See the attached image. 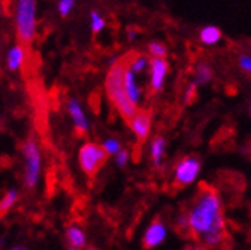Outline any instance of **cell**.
Listing matches in <instances>:
<instances>
[{"instance_id": "cell-17", "label": "cell", "mask_w": 251, "mask_h": 250, "mask_svg": "<svg viewBox=\"0 0 251 250\" xmlns=\"http://www.w3.org/2000/svg\"><path fill=\"white\" fill-rule=\"evenodd\" d=\"M222 32H220V28L214 27V26H208L205 28L201 30V41L206 45H215L220 42L222 39Z\"/></svg>"}, {"instance_id": "cell-5", "label": "cell", "mask_w": 251, "mask_h": 250, "mask_svg": "<svg viewBox=\"0 0 251 250\" xmlns=\"http://www.w3.org/2000/svg\"><path fill=\"white\" fill-rule=\"evenodd\" d=\"M106 161H108V154L103 150L102 144L94 142V141H87L79 147L78 164L87 177L90 178L96 177L103 168V165L106 164Z\"/></svg>"}, {"instance_id": "cell-7", "label": "cell", "mask_w": 251, "mask_h": 250, "mask_svg": "<svg viewBox=\"0 0 251 250\" xmlns=\"http://www.w3.org/2000/svg\"><path fill=\"white\" fill-rule=\"evenodd\" d=\"M166 225L160 217H155L154 221L148 225L144 238H142V246L145 250H151L157 246H160L166 240Z\"/></svg>"}, {"instance_id": "cell-3", "label": "cell", "mask_w": 251, "mask_h": 250, "mask_svg": "<svg viewBox=\"0 0 251 250\" xmlns=\"http://www.w3.org/2000/svg\"><path fill=\"white\" fill-rule=\"evenodd\" d=\"M14 23L18 42L30 45L38 35V0H14Z\"/></svg>"}, {"instance_id": "cell-15", "label": "cell", "mask_w": 251, "mask_h": 250, "mask_svg": "<svg viewBox=\"0 0 251 250\" xmlns=\"http://www.w3.org/2000/svg\"><path fill=\"white\" fill-rule=\"evenodd\" d=\"M129 69L135 74H144L145 71H150V58L144 54L138 53H129Z\"/></svg>"}, {"instance_id": "cell-24", "label": "cell", "mask_w": 251, "mask_h": 250, "mask_svg": "<svg viewBox=\"0 0 251 250\" xmlns=\"http://www.w3.org/2000/svg\"><path fill=\"white\" fill-rule=\"evenodd\" d=\"M115 158V164H117V167H120V168H124L126 165L129 164V161H130V154H129V151L127 150H121L117 156H114Z\"/></svg>"}, {"instance_id": "cell-30", "label": "cell", "mask_w": 251, "mask_h": 250, "mask_svg": "<svg viewBox=\"0 0 251 250\" xmlns=\"http://www.w3.org/2000/svg\"><path fill=\"white\" fill-rule=\"evenodd\" d=\"M0 123H2V114H0Z\"/></svg>"}, {"instance_id": "cell-25", "label": "cell", "mask_w": 251, "mask_h": 250, "mask_svg": "<svg viewBox=\"0 0 251 250\" xmlns=\"http://www.w3.org/2000/svg\"><path fill=\"white\" fill-rule=\"evenodd\" d=\"M239 63V68L248 74H251V56H247V54H242L238 60Z\"/></svg>"}, {"instance_id": "cell-9", "label": "cell", "mask_w": 251, "mask_h": 250, "mask_svg": "<svg viewBox=\"0 0 251 250\" xmlns=\"http://www.w3.org/2000/svg\"><path fill=\"white\" fill-rule=\"evenodd\" d=\"M66 110H68V114L74 123V128H75L76 134L81 137L87 135L88 129H90V123H88L87 114H85L81 102L76 98H71L66 102Z\"/></svg>"}, {"instance_id": "cell-26", "label": "cell", "mask_w": 251, "mask_h": 250, "mask_svg": "<svg viewBox=\"0 0 251 250\" xmlns=\"http://www.w3.org/2000/svg\"><path fill=\"white\" fill-rule=\"evenodd\" d=\"M195 96H196V83H193V84L188 85V88H187V91H185V102H187V104H190V102L195 99Z\"/></svg>"}, {"instance_id": "cell-18", "label": "cell", "mask_w": 251, "mask_h": 250, "mask_svg": "<svg viewBox=\"0 0 251 250\" xmlns=\"http://www.w3.org/2000/svg\"><path fill=\"white\" fill-rule=\"evenodd\" d=\"M214 74H212V69L209 65L206 63H199L195 69V80H196V84H208L211 80H212Z\"/></svg>"}, {"instance_id": "cell-11", "label": "cell", "mask_w": 251, "mask_h": 250, "mask_svg": "<svg viewBox=\"0 0 251 250\" xmlns=\"http://www.w3.org/2000/svg\"><path fill=\"white\" fill-rule=\"evenodd\" d=\"M124 88H126V95H127V99L130 101V104L136 110H139V105L142 102V88L138 83L136 75L129 69V65L124 72Z\"/></svg>"}, {"instance_id": "cell-1", "label": "cell", "mask_w": 251, "mask_h": 250, "mask_svg": "<svg viewBox=\"0 0 251 250\" xmlns=\"http://www.w3.org/2000/svg\"><path fill=\"white\" fill-rule=\"evenodd\" d=\"M190 237L208 250L223 247L227 243V222L223 199L214 186L201 183L199 189L185 208Z\"/></svg>"}, {"instance_id": "cell-27", "label": "cell", "mask_w": 251, "mask_h": 250, "mask_svg": "<svg viewBox=\"0 0 251 250\" xmlns=\"http://www.w3.org/2000/svg\"><path fill=\"white\" fill-rule=\"evenodd\" d=\"M184 250H208V249L203 247V246H201V244H198V243H195L193 246H188V247H185Z\"/></svg>"}, {"instance_id": "cell-22", "label": "cell", "mask_w": 251, "mask_h": 250, "mask_svg": "<svg viewBox=\"0 0 251 250\" xmlns=\"http://www.w3.org/2000/svg\"><path fill=\"white\" fill-rule=\"evenodd\" d=\"M75 2L76 0H58L57 2V11H58V15L66 18L72 14L74 8H75Z\"/></svg>"}, {"instance_id": "cell-23", "label": "cell", "mask_w": 251, "mask_h": 250, "mask_svg": "<svg viewBox=\"0 0 251 250\" xmlns=\"http://www.w3.org/2000/svg\"><path fill=\"white\" fill-rule=\"evenodd\" d=\"M175 228L179 234L182 235H187V237H190V229H188V222H187V216L185 213H179L178 217H176V222H175Z\"/></svg>"}, {"instance_id": "cell-10", "label": "cell", "mask_w": 251, "mask_h": 250, "mask_svg": "<svg viewBox=\"0 0 251 250\" xmlns=\"http://www.w3.org/2000/svg\"><path fill=\"white\" fill-rule=\"evenodd\" d=\"M127 124H129L130 131L133 132V135L139 144L147 142V139L151 134V115H150V112L139 110L136 112V115Z\"/></svg>"}, {"instance_id": "cell-31", "label": "cell", "mask_w": 251, "mask_h": 250, "mask_svg": "<svg viewBox=\"0 0 251 250\" xmlns=\"http://www.w3.org/2000/svg\"><path fill=\"white\" fill-rule=\"evenodd\" d=\"M250 111H251V110H250Z\"/></svg>"}, {"instance_id": "cell-19", "label": "cell", "mask_w": 251, "mask_h": 250, "mask_svg": "<svg viewBox=\"0 0 251 250\" xmlns=\"http://www.w3.org/2000/svg\"><path fill=\"white\" fill-rule=\"evenodd\" d=\"M102 147H103V150L106 151L108 156H117L123 150L121 141L118 138H114V137H109V138L103 139Z\"/></svg>"}, {"instance_id": "cell-28", "label": "cell", "mask_w": 251, "mask_h": 250, "mask_svg": "<svg viewBox=\"0 0 251 250\" xmlns=\"http://www.w3.org/2000/svg\"><path fill=\"white\" fill-rule=\"evenodd\" d=\"M11 250H28V249H25V247H14Z\"/></svg>"}, {"instance_id": "cell-21", "label": "cell", "mask_w": 251, "mask_h": 250, "mask_svg": "<svg viewBox=\"0 0 251 250\" xmlns=\"http://www.w3.org/2000/svg\"><path fill=\"white\" fill-rule=\"evenodd\" d=\"M148 53H150L151 58H165L168 54V48L165 44H162L159 41H152L148 44Z\"/></svg>"}, {"instance_id": "cell-2", "label": "cell", "mask_w": 251, "mask_h": 250, "mask_svg": "<svg viewBox=\"0 0 251 250\" xmlns=\"http://www.w3.org/2000/svg\"><path fill=\"white\" fill-rule=\"evenodd\" d=\"M127 65H129V54H126V56L120 57L118 60L112 61L109 66V71L106 74V78H105L106 96H108L109 102L112 104V107L120 114V117L126 123H129L139 111L130 104V101L127 99V95H126L124 72H126Z\"/></svg>"}, {"instance_id": "cell-13", "label": "cell", "mask_w": 251, "mask_h": 250, "mask_svg": "<svg viewBox=\"0 0 251 250\" xmlns=\"http://www.w3.org/2000/svg\"><path fill=\"white\" fill-rule=\"evenodd\" d=\"M27 58V53H25V47L23 44H15L9 48L8 54H6V66L11 72H18L21 71V68L25 63Z\"/></svg>"}, {"instance_id": "cell-16", "label": "cell", "mask_w": 251, "mask_h": 250, "mask_svg": "<svg viewBox=\"0 0 251 250\" xmlns=\"http://www.w3.org/2000/svg\"><path fill=\"white\" fill-rule=\"evenodd\" d=\"M18 198H20V194L17 189L6 191V194L0 198V213L6 214L8 211H11L15 207V204L18 202Z\"/></svg>"}, {"instance_id": "cell-29", "label": "cell", "mask_w": 251, "mask_h": 250, "mask_svg": "<svg viewBox=\"0 0 251 250\" xmlns=\"http://www.w3.org/2000/svg\"><path fill=\"white\" fill-rule=\"evenodd\" d=\"M87 250H96V249H94V247H88Z\"/></svg>"}, {"instance_id": "cell-14", "label": "cell", "mask_w": 251, "mask_h": 250, "mask_svg": "<svg viewBox=\"0 0 251 250\" xmlns=\"http://www.w3.org/2000/svg\"><path fill=\"white\" fill-rule=\"evenodd\" d=\"M65 240H66L68 249L85 250V247H87V234L78 225H71V226L66 228Z\"/></svg>"}, {"instance_id": "cell-6", "label": "cell", "mask_w": 251, "mask_h": 250, "mask_svg": "<svg viewBox=\"0 0 251 250\" xmlns=\"http://www.w3.org/2000/svg\"><path fill=\"white\" fill-rule=\"evenodd\" d=\"M202 169V162L198 156L195 154H187L181 158L175 168H174V186L176 189H184V187L190 186L196 181Z\"/></svg>"}, {"instance_id": "cell-8", "label": "cell", "mask_w": 251, "mask_h": 250, "mask_svg": "<svg viewBox=\"0 0 251 250\" xmlns=\"http://www.w3.org/2000/svg\"><path fill=\"white\" fill-rule=\"evenodd\" d=\"M169 71V65L165 58H150V90L159 93L165 87V80Z\"/></svg>"}, {"instance_id": "cell-4", "label": "cell", "mask_w": 251, "mask_h": 250, "mask_svg": "<svg viewBox=\"0 0 251 250\" xmlns=\"http://www.w3.org/2000/svg\"><path fill=\"white\" fill-rule=\"evenodd\" d=\"M21 154H23V165H24L23 169L24 184L27 189H35L39 184L42 167H44L39 141L35 138H28L21 147Z\"/></svg>"}, {"instance_id": "cell-12", "label": "cell", "mask_w": 251, "mask_h": 250, "mask_svg": "<svg viewBox=\"0 0 251 250\" xmlns=\"http://www.w3.org/2000/svg\"><path fill=\"white\" fill-rule=\"evenodd\" d=\"M166 147H168V141L165 137L162 135H155L151 139L150 144V161L154 169H159L163 164L165 159V153H166Z\"/></svg>"}, {"instance_id": "cell-20", "label": "cell", "mask_w": 251, "mask_h": 250, "mask_svg": "<svg viewBox=\"0 0 251 250\" xmlns=\"http://www.w3.org/2000/svg\"><path fill=\"white\" fill-rule=\"evenodd\" d=\"M105 26H106V21H105V18L98 11H93L90 14V27H91V32L94 35L100 33L102 30L105 28Z\"/></svg>"}]
</instances>
